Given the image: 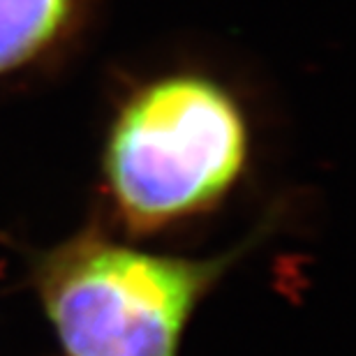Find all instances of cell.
Segmentation results:
<instances>
[{"mask_svg":"<svg viewBox=\"0 0 356 356\" xmlns=\"http://www.w3.org/2000/svg\"><path fill=\"white\" fill-rule=\"evenodd\" d=\"M232 259L162 257L83 234L44 254L35 280L63 356H176Z\"/></svg>","mask_w":356,"mask_h":356,"instance_id":"cell-2","label":"cell"},{"mask_svg":"<svg viewBox=\"0 0 356 356\" xmlns=\"http://www.w3.org/2000/svg\"><path fill=\"white\" fill-rule=\"evenodd\" d=\"M248 130L209 76L169 74L123 106L106 144V178L134 229H158L216 204L243 172Z\"/></svg>","mask_w":356,"mask_h":356,"instance_id":"cell-1","label":"cell"},{"mask_svg":"<svg viewBox=\"0 0 356 356\" xmlns=\"http://www.w3.org/2000/svg\"><path fill=\"white\" fill-rule=\"evenodd\" d=\"M95 0H0V76L38 63L86 26Z\"/></svg>","mask_w":356,"mask_h":356,"instance_id":"cell-3","label":"cell"}]
</instances>
